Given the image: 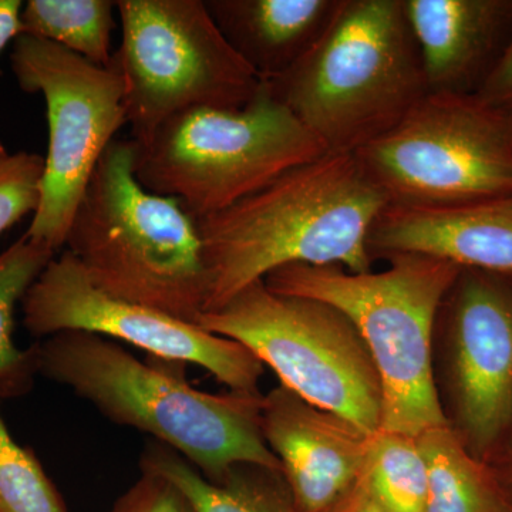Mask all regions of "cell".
Returning <instances> with one entry per match:
<instances>
[{
    "instance_id": "cell-1",
    "label": "cell",
    "mask_w": 512,
    "mask_h": 512,
    "mask_svg": "<svg viewBox=\"0 0 512 512\" xmlns=\"http://www.w3.org/2000/svg\"><path fill=\"white\" fill-rule=\"evenodd\" d=\"M387 207L356 154L329 151L227 210L200 218L207 274L204 313L218 311L282 266L372 271L367 241Z\"/></svg>"
},
{
    "instance_id": "cell-2",
    "label": "cell",
    "mask_w": 512,
    "mask_h": 512,
    "mask_svg": "<svg viewBox=\"0 0 512 512\" xmlns=\"http://www.w3.org/2000/svg\"><path fill=\"white\" fill-rule=\"evenodd\" d=\"M37 375L69 387L111 423L150 434L212 481L238 464L281 473L262 433V394H212L113 340L67 330L36 343Z\"/></svg>"
},
{
    "instance_id": "cell-3",
    "label": "cell",
    "mask_w": 512,
    "mask_h": 512,
    "mask_svg": "<svg viewBox=\"0 0 512 512\" xmlns=\"http://www.w3.org/2000/svg\"><path fill=\"white\" fill-rule=\"evenodd\" d=\"M136 158L133 138L111 141L64 247L100 291L198 325L207 274L197 220L180 201L138 183Z\"/></svg>"
},
{
    "instance_id": "cell-4",
    "label": "cell",
    "mask_w": 512,
    "mask_h": 512,
    "mask_svg": "<svg viewBox=\"0 0 512 512\" xmlns=\"http://www.w3.org/2000/svg\"><path fill=\"white\" fill-rule=\"evenodd\" d=\"M266 83L330 153L369 146L429 93L404 0H342L311 52Z\"/></svg>"
},
{
    "instance_id": "cell-5",
    "label": "cell",
    "mask_w": 512,
    "mask_h": 512,
    "mask_svg": "<svg viewBox=\"0 0 512 512\" xmlns=\"http://www.w3.org/2000/svg\"><path fill=\"white\" fill-rule=\"evenodd\" d=\"M382 259L389 268L379 272L293 264L264 281L271 291L319 299L352 320L382 384L380 429L417 437L447 424L431 373V336L437 309L460 266L412 252Z\"/></svg>"
},
{
    "instance_id": "cell-6",
    "label": "cell",
    "mask_w": 512,
    "mask_h": 512,
    "mask_svg": "<svg viewBox=\"0 0 512 512\" xmlns=\"http://www.w3.org/2000/svg\"><path fill=\"white\" fill-rule=\"evenodd\" d=\"M326 153L261 82L244 107H195L164 121L146 143H137L134 171L147 191L175 198L200 220Z\"/></svg>"
},
{
    "instance_id": "cell-7",
    "label": "cell",
    "mask_w": 512,
    "mask_h": 512,
    "mask_svg": "<svg viewBox=\"0 0 512 512\" xmlns=\"http://www.w3.org/2000/svg\"><path fill=\"white\" fill-rule=\"evenodd\" d=\"M198 325L251 350L305 402L369 434L382 427L379 373L356 326L335 306L258 281Z\"/></svg>"
},
{
    "instance_id": "cell-8",
    "label": "cell",
    "mask_w": 512,
    "mask_h": 512,
    "mask_svg": "<svg viewBox=\"0 0 512 512\" xmlns=\"http://www.w3.org/2000/svg\"><path fill=\"white\" fill-rule=\"evenodd\" d=\"M389 207L448 208L512 195V111L477 94L427 93L357 151Z\"/></svg>"
},
{
    "instance_id": "cell-9",
    "label": "cell",
    "mask_w": 512,
    "mask_h": 512,
    "mask_svg": "<svg viewBox=\"0 0 512 512\" xmlns=\"http://www.w3.org/2000/svg\"><path fill=\"white\" fill-rule=\"evenodd\" d=\"M121 42L111 66L124 83L127 124L146 143L195 107L239 109L262 80L232 50L204 0H117Z\"/></svg>"
},
{
    "instance_id": "cell-10",
    "label": "cell",
    "mask_w": 512,
    "mask_h": 512,
    "mask_svg": "<svg viewBox=\"0 0 512 512\" xmlns=\"http://www.w3.org/2000/svg\"><path fill=\"white\" fill-rule=\"evenodd\" d=\"M10 64L20 89L42 93L49 123L42 198L26 235L57 252L101 156L127 126L119 72L100 67L64 47L20 35Z\"/></svg>"
},
{
    "instance_id": "cell-11",
    "label": "cell",
    "mask_w": 512,
    "mask_h": 512,
    "mask_svg": "<svg viewBox=\"0 0 512 512\" xmlns=\"http://www.w3.org/2000/svg\"><path fill=\"white\" fill-rule=\"evenodd\" d=\"M431 373L447 426L487 463L512 416V281L460 268L434 319Z\"/></svg>"
},
{
    "instance_id": "cell-12",
    "label": "cell",
    "mask_w": 512,
    "mask_h": 512,
    "mask_svg": "<svg viewBox=\"0 0 512 512\" xmlns=\"http://www.w3.org/2000/svg\"><path fill=\"white\" fill-rule=\"evenodd\" d=\"M23 325L36 338L67 330L94 333L146 350L157 360L195 365L231 392L258 394L265 366L235 340L197 323L107 295L69 251L55 256L22 299Z\"/></svg>"
},
{
    "instance_id": "cell-13",
    "label": "cell",
    "mask_w": 512,
    "mask_h": 512,
    "mask_svg": "<svg viewBox=\"0 0 512 512\" xmlns=\"http://www.w3.org/2000/svg\"><path fill=\"white\" fill-rule=\"evenodd\" d=\"M261 424L295 512H332L365 476L372 434L281 384L262 396Z\"/></svg>"
},
{
    "instance_id": "cell-14",
    "label": "cell",
    "mask_w": 512,
    "mask_h": 512,
    "mask_svg": "<svg viewBox=\"0 0 512 512\" xmlns=\"http://www.w3.org/2000/svg\"><path fill=\"white\" fill-rule=\"evenodd\" d=\"M367 247L373 261L412 252L512 281V195L448 208L387 207Z\"/></svg>"
},
{
    "instance_id": "cell-15",
    "label": "cell",
    "mask_w": 512,
    "mask_h": 512,
    "mask_svg": "<svg viewBox=\"0 0 512 512\" xmlns=\"http://www.w3.org/2000/svg\"><path fill=\"white\" fill-rule=\"evenodd\" d=\"M429 93L476 94L512 33V0H404Z\"/></svg>"
},
{
    "instance_id": "cell-16",
    "label": "cell",
    "mask_w": 512,
    "mask_h": 512,
    "mask_svg": "<svg viewBox=\"0 0 512 512\" xmlns=\"http://www.w3.org/2000/svg\"><path fill=\"white\" fill-rule=\"evenodd\" d=\"M235 53L262 82L296 66L322 39L342 0H204Z\"/></svg>"
},
{
    "instance_id": "cell-17",
    "label": "cell",
    "mask_w": 512,
    "mask_h": 512,
    "mask_svg": "<svg viewBox=\"0 0 512 512\" xmlns=\"http://www.w3.org/2000/svg\"><path fill=\"white\" fill-rule=\"evenodd\" d=\"M140 470L171 481L191 512H295L282 474L254 464H238L221 483H212L173 448L150 440Z\"/></svg>"
},
{
    "instance_id": "cell-18",
    "label": "cell",
    "mask_w": 512,
    "mask_h": 512,
    "mask_svg": "<svg viewBox=\"0 0 512 512\" xmlns=\"http://www.w3.org/2000/svg\"><path fill=\"white\" fill-rule=\"evenodd\" d=\"M427 464L424 512H510L493 471L447 426L417 436Z\"/></svg>"
},
{
    "instance_id": "cell-19",
    "label": "cell",
    "mask_w": 512,
    "mask_h": 512,
    "mask_svg": "<svg viewBox=\"0 0 512 512\" xmlns=\"http://www.w3.org/2000/svg\"><path fill=\"white\" fill-rule=\"evenodd\" d=\"M56 252L23 235L0 252V399L23 396L37 375L36 346L20 350L13 342L15 311Z\"/></svg>"
},
{
    "instance_id": "cell-20",
    "label": "cell",
    "mask_w": 512,
    "mask_h": 512,
    "mask_svg": "<svg viewBox=\"0 0 512 512\" xmlns=\"http://www.w3.org/2000/svg\"><path fill=\"white\" fill-rule=\"evenodd\" d=\"M114 10L111 0H29L20 22L23 35L49 40L96 66L110 67Z\"/></svg>"
},
{
    "instance_id": "cell-21",
    "label": "cell",
    "mask_w": 512,
    "mask_h": 512,
    "mask_svg": "<svg viewBox=\"0 0 512 512\" xmlns=\"http://www.w3.org/2000/svg\"><path fill=\"white\" fill-rule=\"evenodd\" d=\"M363 483L386 512H424L429 477L417 437L384 429L373 433Z\"/></svg>"
},
{
    "instance_id": "cell-22",
    "label": "cell",
    "mask_w": 512,
    "mask_h": 512,
    "mask_svg": "<svg viewBox=\"0 0 512 512\" xmlns=\"http://www.w3.org/2000/svg\"><path fill=\"white\" fill-rule=\"evenodd\" d=\"M2 400V399H0ZM0 512H69L32 448L20 446L0 414Z\"/></svg>"
},
{
    "instance_id": "cell-23",
    "label": "cell",
    "mask_w": 512,
    "mask_h": 512,
    "mask_svg": "<svg viewBox=\"0 0 512 512\" xmlns=\"http://www.w3.org/2000/svg\"><path fill=\"white\" fill-rule=\"evenodd\" d=\"M45 157L19 151L0 156V237L29 214L42 198Z\"/></svg>"
},
{
    "instance_id": "cell-24",
    "label": "cell",
    "mask_w": 512,
    "mask_h": 512,
    "mask_svg": "<svg viewBox=\"0 0 512 512\" xmlns=\"http://www.w3.org/2000/svg\"><path fill=\"white\" fill-rule=\"evenodd\" d=\"M110 512H191V508L167 478L141 471L136 483L114 501Z\"/></svg>"
},
{
    "instance_id": "cell-25",
    "label": "cell",
    "mask_w": 512,
    "mask_h": 512,
    "mask_svg": "<svg viewBox=\"0 0 512 512\" xmlns=\"http://www.w3.org/2000/svg\"><path fill=\"white\" fill-rule=\"evenodd\" d=\"M476 94L491 106L512 111V33Z\"/></svg>"
},
{
    "instance_id": "cell-26",
    "label": "cell",
    "mask_w": 512,
    "mask_h": 512,
    "mask_svg": "<svg viewBox=\"0 0 512 512\" xmlns=\"http://www.w3.org/2000/svg\"><path fill=\"white\" fill-rule=\"evenodd\" d=\"M485 464L493 471L495 480L500 485L508 508L512 512V416L500 443Z\"/></svg>"
},
{
    "instance_id": "cell-27",
    "label": "cell",
    "mask_w": 512,
    "mask_h": 512,
    "mask_svg": "<svg viewBox=\"0 0 512 512\" xmlns=\"http://www.w3.org/2000/svg\"><path fill=\"white\" fill-rule=\"evenodd\" d=\"M20 0H0V53L9 42L23 35L20 13H22ZM6 154L5 147L0 143V156Z\"/></svg>"
},
{
    "instance_id": "cell-28",
    "label": "cell",
    "mask_w": 512,
    "mask_h": 512,
    "mask_svg": "<svg viewBox=\"0 0 512 512\" xmlns=\"http://www.w3.org/2000/svg\"><path fill=\"white\" fill-rule=\"evenodd\" d=\"M332 512H386L373 500L372 495L367 491L365 483L360 481L355 490L352 491Z\"/></svg>"
}]
</instances>
